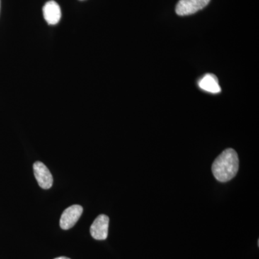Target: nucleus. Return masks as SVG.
Returning a JSON list of instances; mask_svg holds the SVG:
<instances>
[{"mask_svg": "<svg viewBox=\"0 0 259 259\" xmlns=\"http://www.w3.org/2000/svg\"><path fill=\"white\" fill-rule=\"evenodd\" d=\"M83 212V207L81 206H71L65 209L61 215L60 220V226L63 230H69L72 228L79 221Z\"/></svg>", "mask_w": 259, "mask_h": 259, "instance_id": "nucleus-4", "label": "nucleus"}, {"mask_svg": "<svg viewBox=\"0 0 259 259\" xmlns=\"http://www.w3.org/2000/svg\"><path fill=\"white\" fill-rule=\"evenodd\" d=\"M109 222L108 216L105 214L99 215L90 228V233L93 238L100 241L106 239L108 236Z\"/></svg>", "mask_w": 259, "mask_h": 259, "instance_id": "nucleus-5", "label": "nucleus"}, {"mask_svg": "<svg viewBox=\"0 0 259 259\" xmlns=\"http://www.w3.org/2000/svg\"><path fill=\"white\" fill-rule=\"evenodd\" d=\"M34 175L39 186L44 190H49L53 185L54 179L48 167L40 161H36L33 164Z\"/></svg>", "mask_w": 259, "mask_h": 259, "instance_id": "nucleus-3", "label": "nucleus"}, {"mask_svg": "<svg viewBox=\"0 0 259 259\" xmlns=\"http://www.w3.org/2000/svg\"><path fill=\"white\" fill-rule=\"evenodd\" d=\"M199 88L204 91L212 94H218L221 92L217 76L212 74H207L199 80Z\"/></svg>", "mask_w": 259, "mask_h": 259, "instance_id": "nucleus-7", "label": "nucleus"}, {"mask_svg": "<svg viewBox=\"0 0 259 259\" xmlns=\"http://www.w3.org/2000/svg\"><path fill=\"white\" fill-rule=\"evenodd\" d=\"M44 18L49 25H56L60 21L61 11L59 4L55 1L48 2L42 8Z\"/></svg>", "mask_w": 259, "mask_h": 259, "instance_id": "nucleus-6", "label": "nucleus"}, {"mask_svg": "<svg viewBox=\"0 0 259 259\" xmlns=\"http://www.w3.org/2000/svg\"><path fill=\"white\" fill-rule=\"evenodd\" d=\"M239 168V159L233 148L225 150L213 162L212 171L214 178L221 182H227L234 178Z\"/></svg>", "mask_w": 259, "mask_h": 259, "instance_id": "nucleus-1", "label": "nucleus"}, {"mask_svg": "<svg viewBox=\"0 0 259 259\" xmlns=\"http://www.w3.org/2000/svg\"><path fill=\"white\" fill-rule=\"evenodd\" d=\"M210 0H180L176 6V13L180 16L194 14L203 9Z\"/></svg>", "mask_w": 259, "mask_h": 259, "instance_id": "nucleus-2", "label": "nucleus"}, {"mask_svg": "<svg viewBox=\"0 0 259 259\" xmlns=\"http://www.w3.org/2000/svg\"><path fill=\"white\" fill-rule=\"evenodd\" d=\"M54 259H70V258H67V257L61 256V257H59V258H56Z\"/></svg>", "mask_w": 259, "mask_h": 259, "instance_id": "nucleus-8", "label": "nucleus"}]
</instances>
